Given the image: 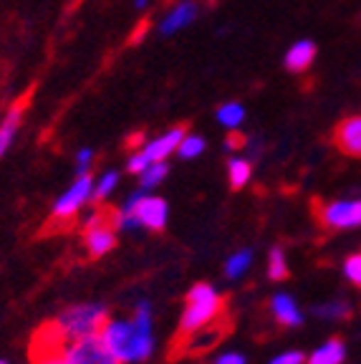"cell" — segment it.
Wrapping results in <instances>:
<instances>
[{
	"label": "cell",
	"instance_id": "obj_1",
	"mask_svg": "<svg viewBox=\"0 0 361 364\" xmlns=\"http://www.w3.org/2000/svg\"><path fill=\"white\" fill-rule=\"evenodd\" d=\"M222 306H225V301L215 294L212 286L198 284L187 294V309L182 314L180 334H198V331H203L205 326L212 324L215 318H217Z\"/></svg>",
	"mask_w": 361,
	"mask_h": 364
},
{
	"label": "cell",
	"instance_id": "obj_2",
	"mask_svg": "<svg viewBox=\"0 0 361 364\" xmlns=\"http://www.w3.org/2000/svg\"><path fill=\"white\" fill-rule=\"evenodd\" d=\"M56 321L66 339H79V336L99 334L102 326L109 321V314L102 304H86V306L66 309Z\"/></svg>",
	"mask_w": 361,
	"mask_h": 364
},
{
	"label": "cell",
	"instance_id": "obj_3",
	"mask_svg": "<svg viewBox=\"0 0 361 364\" xmlns=\"http://www.w3.org/2000/svg\"><path fill=\"white\" fill-rule=\"evenodd\" d=\"M61 354H63V359H66V364H122L109 352L107 344H104L99 334L68 339Z\"/></svg>",
	"mask_w": 361,
	"mask_h": 364
},
{
	"label": "cell",
	"instance_id": "obj_4",
	"mask_svg": "<svg viewBox=\"0 0 361 364\" xmlns=\"http://www.w3.org/2000/svg\"><path fill=\"white\" fill-rule=\"evenodd\" d=\"M84 243L91 258H102L104 253L114 248L117 233H114V213L96 210L84 223Z\"/></svg>",
	"mask_w": 361,
	"mask_h": 364
},
{
	"label": "cell",
	"instance_id": "obj_5",
	"mask_svg": "<svg viewBox=\"0 0 361 364\" xmlns=\"http://www.w3.org/2000/svg\"><path fill=\"white\" fill-rule=\"evenodd\" d=\"M152 316H149V309L141 304L136 309L134 318H131V334L124 347V354H122V362H141L152 354Z\"/></svg>",
	"mask_w": 361,
	"mask_h": 364
},
{
	"label": "cell",
	"instance_id": "obj_6",
	"mask_svg": "<svg viewBox=\"0 0 361 364\" xmlns=\"http://www.w3.org/2000/svg\"><path fill=\"white\" fill-rule=\"evenodd\" d=\"M91 193H94V180H91L89 172H84V175L76 177L74 185L56 200V205H53V218H56V220H71V218L91 200Z\"/></svg>",
	"mask_w": 361,
	"mask_h": 364
},
{
	"label": "cell",
	"instance_id": "obj_7",
	"mask_svg": "<svg viewBox=\"0 0 361 364\" xmlns=\"http://www.w3.org/2000/svg\"><path fill=\"white\" fill-rule=\"evenodd\" d=\"M316 215L321 225L333 230H346V228L361 225V200H339V203L318 205Z\"/></svg>",
	"mask_w": 361,
	"mask_h": 364
},
{
	"label": "cell",
	"instance_id": "obj_8",
	"mask_svg": "<svg viewBox=\"0 0 361 364\" xmlns=\"http://www.w3.org/2000/svg\"><path fill=\"white\" fill-rule=\"evenodd\" d=\"M66 334L61 331V326H58V321H51V324H43L38 331L33 334V339H31V359H41L45 357V354H58L63 352V347H66Z\"/></svg>",
	"mask_w": 361,
	"mask_h": 364
},
{
	"label": "cell",
	"instance_id": "obj_9",
	"mask_svg": "<svg viewBox=\"0 0 361 364\" xmlns=\"http://www.w3.org/2000/svg\"><path fill=\"white\" fill-rule=\"evenodd\" d=\"M333 142H336L339 152L349 154V157H361V114L346 117L336 124Z\"/></svg>",
	"mask_w": 361,
	"mask_h": 364
},
{
	"label": "cell",
	"instance_id": "obj_10",
	"mask_svg": "<svg viewBox=\"0 0 361 364\" xmlns=\"http://www.w3.org/2000/svg\"><path fill=\"white\" fill-rule=\"evenodd\" d=\"M23 117H26V102H16L0 119V159L6 157L8 149L16 142L18 132L23 127Z\"/></svg>",
	"mask_w": 361,
	"mask_h": 364
},
{
	"label": "cell",
	"instance_id": "obj_11",
	"mask_svg": "<svg viewBox=\"0 0 361 364\" xmlns=\"http://www.w3.org/2000/svg\"><path fill=\"white\" fill-rule=\"evenodd\" d=\"M182 136H185V127L180 124V127H175V129L164 132V134L157 136V139H152L141 152H144V157H147L149 162H162V159H167L172 152H177Z\"/></svg>",
	"mask_w": 361,
	"mask_h": 364
},
{
	"label": "cell",
	"instance_id": "obj_12",
	"mask_svg": "<svg viewBox=\"0 0 361 364\" xmlns=\"http://www.w3.org/2000/svg\"><path fill=\"white\" fill-rule=\"evenodd\" d=\"M313 58H316V43L313 41H298L286 53V68L293 71V74H303V71L311 68Z\"/></svg>",
	"mask_w": 361,
	"mask_h": 364
},
{
	"label": "cell",
	"instance_id": "obj_13",
	"mask_svg": "<svg viewBox=\"0 0 361 364\" xmlns=\"http://www.w3.org/2000/svg\"><path fill=\"white\" fill-rule=\"evenodd\" d=\"M271 309H273V316L278 318V324H281V326H298L301 321H303V316H301L296 301L286 294L273 296Z\"/></svg>",
	"mask_w": 361,
	"mask_h": 364
},
{
	"label": "cell",
	"instance_id": "obj_14",
	"mask_svg": "<svg viewBox=\"0 0 361 364\" xmlns=\"http://www.w3.org/2000/svg\"><path fill=\"white\" fill-rule=\"evenodd\" d=\"M195 16H198V6H195V3H180L170 16L164 18L162 33L170 36V33H175V31L185 28V26H190V23L195 21Z\"/></svg>",
	"mask_w": 361,
	"mask_h": 364
},
{
	"label": "cell",
	"instance_id": "obj_15",
	"mask_svg": "<svg viewBox=\"0 0 361 364\" xmlns=\"http://www.w3.org/2000/svg\"><path fill=\"white\" fill-rule=\"evenodd\" d=\"M344 341L341 339H328L326 344L316 349V352L308 357V364H341L344 362Z\"/></svg>",
	"mask_w": 361,
	"mask_h": 364
},
{
	"label": "cell",
	"instance_id": "obj_16",
	"mask_svg": "<svg viewBox=\"0 0 361 364\" xmlns=\"http://www.w3.org/2000/svg\"><path fill=\"white\" fill-rule=\"evenodd\" d=\"M167 172H170V167H167V162H149L147 170L139 172V188L141 190H149V188H157L159 182L167 177Z\"/></svg>",
	"mask_w": 361,
	"mask_h": 364
},
{
	"label": "cell",
	"instance_id": "obj_17",
	"mask_svg": "<svg viewBox=\"0 0 361 364\" xmlns=\"http://www.w3.org/2000/svg\"><path fill=\"white\" fill-rule=\"evenodd\" d=\"M227 175H230V185L235 190L245 188L250 180V162L248 159H230V165H227Z\"/></svg>",
	"mask_w": 361,
	"mask_h": 364
},
{
	"label": "cell",
	"instance_id": "obj_18",
	"mask_svg": "<svg viewBox=\"0 0 361 364\" xmlns=\"http://www.w3.org/2000/svg\"><path fill=\"white\" fill-rule=\"evenodd\" d=\"M245 119V109L240 107V104H222L220 109H217V122L225 127H230V129H235L240 122Z\"/></svg>",
	"mask_w": 361,
	"mask_h": 364
},
{
	"label": "cell",
	"instance_id": "obj_19",
	"mask_svg": "<svg viewBox=\"0 0 361 364\" xmlns=\"http://www.w3.org/2000/svg\"><path fill=\"white\" fill-rule=\"evenodd\" d=\"M117 182H119L117 172H104L102 180L94 182V193H91V200H94V203H102V200L107 198V195L112 193L114 188H117Z\"/></svg>",
	"mask_w": 361,
	"mask_h": 364
},
{
	"label": "cell",
	"instance_id": "obj_20",
	"mask_svg": "<svg viewBox=\"0 0 361 364\" xmlns=\"http://www.w3.org/2000/svg\"><path fill=\"white\" fill-rule=\"evenodd\" d=\"M205 149V139L203 136H182V142L180 147H177V154H180L182 159H192V157H198L200 152Z\"/></svg>",
	"mask_w": 361,
	"mask_h": 364
},
{
	"label": "cell",
	"instance_id": "obj_21",
	"mask_svg": "<svg viewBox=\"0 0 361 364\" xmlns=\"http://www.w3.org/2000/svg\"><path fill=\"white\" fill-rule=\"evenodd\" d=\"M268 276L273 281H283L288 276V268H286V258L278 248L271 250V261H268Z\"/></svg>",
	"mask_w": 361,
	"mask_h": 364
},
{
	"label": "cell",
	"instance_id": "obj_22",
	"mask_svg": "<svg viewBox=\"0 0 361 364\" xmlns=\"http://www.w3.org/2000/svg\"><path fill=\"white\" fill-rule=\"evenodd\" d=\"M248 266H250V253L248 250H240V253H235V256L227 261L225 273L230 276V279H237V276H243Z\"/></svg>",
	"mask_w": 361,
	"mask_h": 364
},
{
	"label": "cell",
	"instance_id": "obj_23",
	"mask_svg": "<svg viewBox=\"0 0 361 364\" xmlns=\"http://www.w3.org/2000/svg\"><path fill=\"white\" fill-rule=\"evenodd\" d=\"M344 273H346V279H349L351 284L359 286V289H361V253H356V256L346 258Z\"/></svg>",
	"mask_w": 361,
	"mask_h": 364
},
{
	"label": "cell",
	"instance_id": "obj_24",
	"mask_svg": "<svg viewBox=\"0 0 361 364\" xmlns=\"http://www.w3.org/2000/svg\"><path fill=\"white\" fill-rule=\"evenodd\" d=\"M91 162H94V152H91L89 147H84L79 154H76V170H79V175H84V172H89Z\"/></svg>",
	"mask_w": 361,
	"mask_h": 364
},
{
	"label": "cell",
	"instance_id": "obj_25",
	"mask_svg": "<svg viewBox=\"0 0 361 364\" xmlns=\"http://www.w3.org/2000/svg\"><path fill=\"white\" fill-rule=\"evenodd\" d=\"M149 165V159L144 157V152H136L129 157V162H126V167H129V172H134V175H139V172H144Z\"/></svg>",
	"mask_w": 361,
	"mask_h": 364
},
{
	"label": "cell",
	"instance_id": "obj_26",
	"mask_svg": "<svg viewBox=\"0 0 361 364\" xmlns=\"http://www.w3.org/2000/svg\"><path fill=\"white\" fill-rule=\"evenodd\" d=\"M271 364H303V354L301 352H286L281 357H276Z\"/></svg>",
	"mask_w": 361,
	"mask_h": 364
},
{
	"label": "cell",
	"instance_id": "obj_27",
	"mask_svg": "<svg viewBox=\"0 0 361 364\" xmlns=\"http://www.w3.org/2000/svg\"><path fill=\"white\" fill-rule=\"evenodd\" d=\"M33 364H66V359H63V354L58 352V354H45V357L36 359Z\"/></svg>",
	"mask_w": 361,
	"mask_h": 364
},
{
	"label": "cell",
	"instance_id": "obj_28",
	"mask_svg": "<svg viewBox=\"0 0 361 364\" xmlns=\"http://www.w3.org/2000/svg\"><path fill=\"white\" fill-rule=\"evenodd\" d=\"M215 364H245V359L240 354H225V357H220Z\"/></svg>",
	"mask_w": 361,
	"mask_h": 364
},
{
	"label": "cell",
	"instance_id": "obj_29",
	"mask_svg": "<svg viewBox=\"0 0 361 364\" xmlns=\"http://www.w3.org/2000/svg\"><path fill=\"white\" fill-rule=\"evenodd\" d=\"M147 31H149V23H147V21H141V23H139V28H136V33L131 36V43H136V41H139L141 36H147Z\"/></svg>",
	"mask_w": 361,
	"mask_h": 364
},
{
	"label": "cell",
	"instance_id": "obj_30",
	"mask_svg": "<svg viewBox=\"0 0 361 364\" xmlns=\"http://www.w3.org/2000/svg\"><path fill=\"white\" fill-rule=\"evenodd\" d=\"M147 6V0H136V8H144Z\"/></svg>",
	"mask_w": 361,
	"mask_h": 364
},
{
	"label": "cell",
	"instance_id": "obj_31",
	"mask_svg": "<svg viewBox=\"0 0 361 364\" xmlns=\"http://www.w3.org/2000/svg\"><path fill=\"white\" fill-rule=\"evenodd\" d=\"M0 364H8V362H3V359H0Z\"/></svg>",
	"mask_w": 361,
	"mask_h": 364
}]
</instances>
